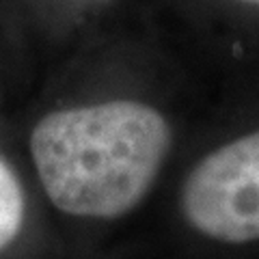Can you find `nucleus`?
Masks as SVG:
<instances>
[{"instance_id":"1","label":"nucleus","mask_w":259,"mask_h":259,"mask_svg":"<svg viewBox=\"0 0 259 259\" xmlns=\"http://www.w3.org/2000/svg\"><path fill=\"white\" fill-rule=\"evenodd\" d=\"M158 108L136 100L56 104L26 130L32 182L54 212L115 221L141 203L171 151Z\"/></svg>"},{"instance_id":"2","label":"nucleus","mask_w":259,"mask_h":259,"mask_svg":"<svg viewBox=\"0 0 259 259\" xmlns=\"http://www.w3.org/2000/svg\"><path fill=\"white\" fill-rule=\"evenodd\" d=\"M182 212L214 242L259 240V130L214 149L192 168L182 188Z\"/></svg>"},{"instance_id":"3","label":"nucleus","mask_w":259,"mask_h":259,"mask_svg":"<svg viewBox=\"0 0 259 259\" xmlns=\"http://www.w3.org/2000/svg\"><path fill=\"white\" fill-rule=\"evenodd\" d=\"M32 205L26 180L15 160L0 149V259L22 246L30 229Z\"/></svg>"},{"instance_id":"4","label":"nucleus","mask_w":259,"mask_h":259,"mask_svg":"<svg viewBox=\"0 0 259 259\" xmlns=\"http://www.w3.org/2000/svg\"><path fill=\"white\" fill-rule=\"evenodd\" d=\"M240 3H248V5H259V0H240Z\"/></svg>"}]
</instances>
